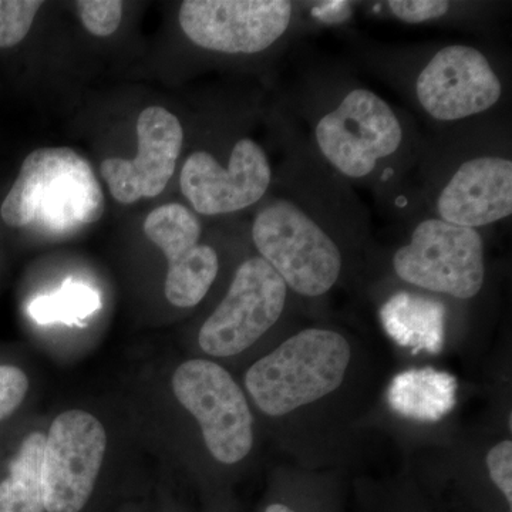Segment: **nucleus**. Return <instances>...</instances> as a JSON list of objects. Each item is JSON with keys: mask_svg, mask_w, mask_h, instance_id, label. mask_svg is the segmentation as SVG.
Masks as SVG:
<instances>
[{"mask_svg": "<svg viewBox=\"0 0 512 512\" xmlns=\"http://www.w3.org/2000/svg\"><path fill=\"white\" fill-rule=\"evenodd\" d=\"M252 221L258 255L303 298H322L342 279L346 249L369 234V212L289 126L288 153Z\"/></svg>", "mask_w": 512, "mask_h": 512, "instance_id": "1", "label": "nucleus"}, {"mask_svg": "<svg viewBox=\"0 0 512 512\" xmlns=\"http://www.w3.org/2000/svg\"><path fill=\"white\" fill-rule=\"evenodd\" d=\"M295 99L306 146L350 185L397 195L423 160L427 143L410 114L352 74L309 70Z\"/></svg>", "mask_w": 512, "mask_h": 512, "instance_id": "2", "label": "nucleus"}, {"mask_svg": "<svg viewBox=\"0 0 512 512\" xmlns=\"http://www.w3.org/2000/svg\"><path fill=\"white\" fill-rule=\"evenodd\" d=\"M380 77L426 119L457 126L490 116L503 104V70L483 47L451 42L394 50Z\"/></svg>", "mask_w": 512, "mask_h": 512, "instance_id": "3", "label": "nucleus"}, {"mask_svg": "<svg viewBox=\"0 0 512 512\" xmlns=\"http://www.w3.org/2000/svg\"><path fill=\"white\" fill-rule=\"evenodd\" d=\"M443 151L427 144L419 167L427 212L458 227L483 229L512 214L510 143L473 130Z\"/></svg>", "mask_w": 512, "mask_h": 512, "instance_id": "4", "label": "nucleus"}, {"mask_svg": "<svg viewBox=\"0 0 512 512\" xmlns=\"http://www.w3.org/2000/svg\"><path fill=\"white\" fill-rule=\"evenodd\" d=\"M106 210L92 165L69 147L37 148L0 207L8 227L36 228L63 237L96 224Z\"/></svg>", "mask_w": 512, "mask_h": 512, "instance_id": "5", "label": "nucleus"}, {"mask_svg": "<svg viewBox=\"0 0 512 512\" xmlns=\"http://www.w3.org/2000/svg\"><path fill=\"white\" fill-rule=\"evenodd\" d=\"M350 356L342 333L306 328L249 367L245 386L266 416H286L339 389Z\"/></svg>", "mask_w": 512, "mask_h": 512, "instance_id": "6", "label": "nucleus"}, {"mask_svg": "<svg viewBox=\"0 0 512 512\" xmlns=\"http://www.w3.org/2000/svg\"><path fill=\"white\" fill-rule=\"evenodd\" d=\"M409 238L392 256L394 275L406 285L456 301H471L485 284L481 229L448 224L427 212L412 222Z\"/></svg>", "mask_w": 512, "mask_h": 512, "instance_id": "7", "label": "nucleus"}, {"mask_svg": "<svg viewBox=\"0 0 512 512\" xmlns=\"http://www.w3.org/2000/svg\"><path fill=\"white\" fill-rule=\"evenodd\" d=\"M302 6L289 0H187L178 22L202 50L228 56L269 52L298 32Z\"/></svg>", "mask_w": 512, "mask_h": 512, "instance_id": "8", "label": "nucleus"}, {"mask_svg": "<svg viewBox=\"0 0 512 512\" xmlns=\"http://www.w3.org/2000/svg\"><path fill=\"white\" fill-rule=\"evenodd\" d=\"M173 390L200 424L205 446L222 464H237L254 446V416L234 377L218 363L194 359L178 366Z\"/></svg>", "mask_w": 512, "mask_h": 512, "instance_id": "9", "label": "nucleus"}, {"mask_svg": "<svg viewBox=\"0 0 512 512\" xmlns=\"http://www.w3.org/2000/svg\"><path fill=\"white\" fill-rule=\"evenodd\" d=\"M288 286L268 262L256 255L235 271L227 295L198 333L200 348L214 357L237 356L251 348L281 319Z\"/></svg>", "mask_w": 512, "mask_h": 512, "instance_id": "10", "label": "nucleus"}, {"mask_svg": "<svg viewBox=\"0 0 512 512\" xmlns=\"http://www.w3.org/2000/svg\"><path fill=\"white\" fill-rule=\"evenodd\" d=\"M275 174L266 148L255 138L241 137L232 147L225 170L207 151L190 154L181 168L180 188L195 214L220 217L258 205Z\"/></svg>", "mask_w": 512, "mask_h": 512, "instance_id": "11", "label": "nucleus"}, {"mask_svg": "<svg viewBox=\"0 0 512 512\" xmlns=\"http://www.w3.org/2000/svg\"><path fill=\"white\" fill-rule=\"evenodd\" d=\"M107 434L93 414H59L46 436L43 493L46 512H80L89 503L106 456Z\"/></svg>", "mask_w": 512, "mask_h": 512, "instance_id": "12", "label": "nucleus"}, {"mask_svg": "<svg viewBox=\"0 0 512 512\" xmlns=\"http://www.w3.org/2000/svg\"><path fill=\"white\" fill-rule=\"evenodd\" d=\"M143 229L167 258L165 298L177 308L197 306L220 274V255L211 245L200 242L198 215L183 204L170 202L151 211Z\"/></svg>", "mask_w": 512, "mask_h": 512, "instance_id": "13", "label": "nucleus"}, {"mask_svg": "<svg viewBox=\"0 0 512 512\" xmlns=\"http://www.w3.org/2000/svg\"><path fill=\"white\" fill-rule=\"evenodd\" d=\"M137 137L136 158H107L100 165L110 194L124 205L156 198L165 190L183 150L184 128L164 107H147L138 116Z\"/></svg>", "mask_w": 512, "mask_h": 512, "instance_id": "14", "label": "nucleus"}, {"mask_svg": "<svg viewBox=\"0 0 512 512\" xmlns=\"http://www.w3.org/2000/svg\"><path fill=\"white\" fill-rule=\"evenodd\" d=\"M456 387V380L447 373L410 370L393 380L389 402L410 419L439 420L453 406Z\"/></svg>", "mask_w": 512, "mask_h": 512, "instance_id": "15", "label": "nucleus"}, {"mask_svg": "<svg viewBox=\"0 0 512 512\" xmlns=\"http://www.w3.org/2000/svg\"><path fill=\"white\" fill-rule=\"evenodd\" d=\"M46 434L35 431L20 444L10 463L9 476L0 483V512H46L43 458Z\"/></svg>", "mask_w": 512, "mask_h": 512, "instance_id": "16", "label": "nucleus"}, {"mask_svg": "<svg viewBox=\"0 0 512 512\" xmlns=\"http://www.w3.org/2000/svg\"><path fill=\"white\" fill-rule=\"evenodd\" d=\"M101 308L99 292L92 286L69 278L59 291L39 296L29 303L30 318L40 325L64 323L67 326L83 325L84 319Z\"/></svg>", "mask_w": 512, "mask_h": 512, "instance_id": "17", "label": "nucleus"}, {"mask_svg": "<svg viewBox=\"0 0 512 512\" xmlns=\"http://www.w3.org/2000/svg\"><path fill=\"white\" fill-rule=\"evenodd\" d=\"M483 3L443 2V0H389L383 8L393 19L409 25H444L471 18Z\"/></svg>", "mask_w": 512, "mask_h": 512, "instance_id": "18", "label": "nucleus"}, {"mask_svg": "<svg viewBox=\"0 0 512 512\" xmlns=\"http://www.w3.org/2000/svg\"><path fill=\"white\" fill-rule=\"evenodd\" d=\"M43 2L0 0V49L19 45L26 36Z\"/></svg>", "mask_w": 512, "mask_h": 512, "instance_id": "19", "label": "nucleus"}, {"mask_svg": "<svg viewBox=\"0 0 512 512\" xmlns=\"http://www.w3.org/2000/svg\"><path fill=\"white\" fill-rule=\"evenodd\" d=\"M76 9L84 28L97 37L113 35L123 16V3L117 0H80Z\"/></svg>", "mask_w": 512, "mask_h": 512, "instance_id": "20", "label": "nucleus"}, {"mask_svg": "<svg viewBox=\"0 0 512 512\" xmlns=\"http://www.w3.org/2000/svg\"><path fill=\"white\" fill-rule=\"evenodd\" d=\"M29 390V379L16 366L0 365V421L19 409Z\"/></svg>", "mask_w": 512, "mask_h": 512, "instance_id": "21", "label": "nucleus"}, {"mask_svg": "<svg viewBox=\"0 0 512 512\" xmlns=\"http://www.w3.org/2000/svg\"><path fill=\"white\" fill-rule=\"evenodd\" d=\"M488 474L495 487L503 493L510 507L512 505V441L503 440L495 444L485 457Z\"/></svg>", "mask_w": 512, "mask_h": 512, "instance_id": "22", "label": "nucleus"}, {"mask_svg": "<svg viewBox=\"0 0 512 512\" xmlns=\"http://www.w3.org/2000/svg\"><path fill=\"white\" fill-rule=\"evenodd\" d=\"M264 512H295L284 504H271Z\"/></svg>", "mask_w": 512, "mask_h": 512, "instance_id": "23", "label": "nucleus"}]
</instances>
